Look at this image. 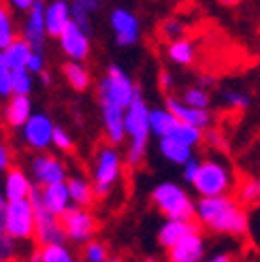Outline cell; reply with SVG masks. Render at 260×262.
Returning <instances> with one entry per match:
<instances>
[{
	"mask_svg": "<svg viewBox=\"0 0 260 262\" xmlns=\"http://www.w3.org/2000/svg\"><path fill=\"white\" fill-rule=\"evenodd\" d=\"M197 222L218 234L243 237L250 230V217L243 207L232 196H215V199H199Z\"/></svg>",
	"mask_w": 260,
	"mask_h": 262,
	"instance_id": "1",
	"label": "cell"
},
{
	"mask_svg": "<svg viewBox=\"0 0 260 262\" xmlns=\"http://www.w3.org/2000/svg\"><path fill=\"white\" fill-rule=\"evenodd\" d=\"M149 111L151 107L145 102L143 94L139 92V96L135 98V102L126 109V139L128 149H126V162L130 166H137L143 162L147 151V143H149Z\"/></svg>",
	"mask_w": 260,
	"mask_h": 262,
	"instance_id": "2",
	"label": "cell"
},
{
	"mask_svg": "<svg viewBox=\"0 0 260 262\" xmlns=\"http://www.w3.org/2000/svg\"><path fill=\"white\" fill-rule=\"evenodd\" d=\"M141 88L135 85V81L128 77V73L120 67V64H109L105 75L100 77L96 94H98V104L100 107H118V109H128L139 96Z\"/></svg>",
	"mask_w": 260,
	"mask_h": 262,
	"instance_id": "3",
	"label": "cell"
},
{
	"mask_svg": "<svg viewBox=\"0 0 260 262\" xmlns=\"http://www.w3.org/2000/svg\"><path fill=\"white\" fill-rule=\"evenodd\" d=\"M151 203L156 209L171 222H194L197 217V203L190 194L173 181H162L151 190Z\"/></svg>",
	"mask_w": 260,
	"mask_h": 262,
	"instance_id": "4",
	"label": "cell"
},
{
	"mask_svg": "<svg viewBox=\"0 0 260 262\" xmlns=\"http://www.w3.org/2000/svg\"><path fill=\"white\" fill-rule=\"evenodd\" d=\"M192 188L201 194V199H215V196H228L232 188V173L230 168L220 160H203L201 171Z\"/></svg>",
	"mask_w": 260,
	"mask_h": 262,
	"instance_id": "5",
	"label": "cell"
},
{
	"mask_svg": "<svg viewBox=\"0 0 260 262\" xmlns=\"http://www.w3.org/2000/svg\"><path fill=\"white\" fill-rule=\"evenodd\" d=\"M122 156L118 147L113 145H102L96 151L94 166H92V186L96 196H107L115 181L122 177Z\"/></svg>",
	"mask_w": 260,
	"mask_h": 262,
	"instance_id": "6",
	"label": "cell"
},
{
	"mask_svg": "<svg viewBox=\"0 0 260 262\" xmlns=\"http://www.w3.org/2000/svg\"><path fill=\"white\" fill-rule=\"evenodd\" d=\"M34 207V222H36V228H34V239L41 247L47 245H60V243H67V232H64L62 226V220L58 215H54L51 211L43 207L41 203V188H36L30 192V199H28Z\"/></svg>",
	"mask_w": 260,
	"mask_h": 262,
	"instance_id": "7",
	"label": "cell"
},
{
	"mask_svg": "<svg viewBox=\"0 0 260 262\" xmlns=\"http://www.w3.org/2000/svg\"><path fill=\"white\" fill-rule=\"evenodd\" d=\"M30 179L36 188H49L69 181V171L58 156L54 154H36L30 160Z\"/></svg>",
	"mask_w": 260,
	"mask_h": 262,
	"instance_id": "8",
	"label": "cell"
},
{
	"mask_svg": "<svg viewBox=\"0 0 260 262\" xmlns=\"http://www.w3.org/2000/svg\"><path fill=\"white\" fill-rule=\"evenodd\" d=\"M34 207L30 201H17L7 205V234L15 241L34 239Z\"/></svg>",
	"mask_w": 260,
	"mask_h": 262,
	"instance_id": "9",
	"label": "cell"
},
{
	"mask_svg": "<svg viewBox=\"0 0 260 262\" xmlns=\"http://www.w3.org/2000/svg\"><path fill=\"white\" fill-rule=\"evenodd\" d=\"M60 220H62L64 232H67V241L79 243V245H88L90 241H94L98 224H96V217L88 209L71 207Z\"/></svg>",
	"mask_w": 260,
	"mask_h": 262,
	"instance_id": "10",
	"label": "cell"
},
{
	"mask_svg": "<svg viewBox=\"0 0 260 262\" xmlns=\"http://www.w3.org/2000/svg\"><path fill=\"white\" fill-rule=\"evenodd\" d=\"M54 133L56 124L51 122V117L47 113H34L28 124L21 128V139L24 143L34 151H45L54 145Z\"/></svg>",
	"mask_w": 260,
	"mask_h": 262,
	"instance_id": "11",
	"label": "cell"
},
{
	"mask_svg": "<svg viewBox=\"0 0 260 262\" xmlns=\"http://www.w3.org/2000/svg\"><path fill=\"white\" fill-rule=\"evenodd\" d=\"M109 26L115 34V43L120 47H133L139 43L141 24L133 11H128L124 7H115L109 13Z\"/></svg>",
	"mask_w": 260,
	"mask_h": 262,
	"instance_id": "12",
	"label": "cell"
},
{
	"mask_svg": "<svg viewBox=\"0 0 260 262\" xmlns=\"http://www.w3.org/2000/svg\"><path fill=\"white\" fill-rule=\"evenodd\" d=\"M45 9L47 5L36 0L34 7L26 13V19L21 26V38L28 43L34 51L45 49V41H47V24H45Z\"/></svg>",
	"mask_w": 260,
	"mask_h": 262,
	"instance_id": "13",
	"label": "cell"
},
{
	"mask_svg": "<svg viewBox=\"0 0 260 262\" xmlns=\"http://www.w3.org/2000/svg\"><path fill=\"white\" fill-rule=\"evenodd\" d=\"M58 43H60L62 54L67 56L71 62H85L88 56H90V49H92L90 34H85L79 26H75L73 21L67 26V30L62 32Z\"/></svg>",
	"mask_w": 260,
	"mask_h": 262,
	"instance_id": "14",
	"label": "cell"
},
{
	"mask_svg": "<svg viewBox=\"0 0 260 262\" xmlns=\"http://www.w3.org/2000/svg\"><path fill=\"white\" fill-rule=\"evenodd\" d=\"M34 190V183L30 179V175L19 166H11L5 173L3 179V192L5 199L9 203H17V201H28L30 192Z\"/></svg>",
	"mask_w": 260,
	"mask_h": 262,
	"instance_id": "15",
	"label": "cell"
},
{
	"mask_svg": "<svg viewBox=\"0 0 260 262\" xmlns=\"http://www.w3.org/2000/svg\"><path fill=\"white\" fill-rule=\"evenodd\" d=\"M205 258V239L201 230L181 239L173 250H168V262H203Z\"/></svg>",
	"mask_w": 260,
	"mask_h": 262,
	"instance_id": "16",
	"label": "cell"
},
{
	"mask_svg": "<svg viewBox=\"0 0 260 262\" xmlns=\"http://www.w3.org/2000/svg\"><path fill=\"white\" fill-rule=\"evenodd\" d=\"M166 109L171 111L181 124H188V126H194L199 130H207L211 126V113L209 111H199V109H192L188 104H184L179 98L175 96H168L166 98Z\"/></svg>",
	"mask_w": 260,
	"mask_h": 262,
	"instance_id": "17",
	"label": "cell"
},
{
	"mask_svg": "<svg viewBox=\"0 0 260 262\" xmlns=\"http://www.w3.org/2000/svg\"><path fill=\"white\" fill-rule=\"evenodd\" d=\"M102 130L111 145H120L126 139V111L118 107H100Z\"/></svg>",
	"mask_w": 260,
	"mask_h": 262,
	"instance_id": "18",
	"label": "cell"
},
{
	"mask_svg": "<svg viewBox=\"0 0 260 262\" xmlns=\"http://www.w3.org/2000/svg\"><path fill=\"white\" fill-rule=\"evenodd\" d=\"M34 115L32 111V102H30V96H11L7 102H5V109H3V117L9 128H15V130H21L28 120Z\"/></svg>",
	"mask_w": 260,
	"mask_h": 262,
	"instance_id": "19",
	"label": "cell"
},
{
	"mask_svg": "<svg viewBox=\"0 0 260 262\" xmlns=\"http://www.w3.org/2000/svg\"><path fill=\"white\" fill-rule=\"evenodd\" d=\"M71 5L64 0H54L45 9V24H47V36L60 38L62 32L67 30V26L71 24Z\"/></svg>",
	"mask_w": 260,
	"mask_h": 262,
	"instance_id": "20",
	"label": "cell"
},
{
	"mask_svg": "<svg viewBox=\"0 0 260 262\" xmlns=\"http://www.w3.org/2000/svg\"><path fill=\"white\" fill-rule=\"evenodd\" d=\"M197 230H201L197 222H171V220H166L158 230V243L164 247V250H173L181 239H186L188 234L197 232Z\"/></svg>",
	"mask_w": 260,
	"mask_h": 262,
	"instance_id": "21",
	"label": "cell"
},
{
	"mask_svg": "<svg viewBox=\"0 0 260 262\" xmlns=\"http://www.w3.org/2000/svg\"><path fill=\"white\" fill-rule=\"evenodd\" d=\"M41 203H43V207L47 209V211H51L54 215L62 217L73 207L67 183H58V186L41 188Z\"/></svg>",
	"mask_w": 260,
	"mask_h": 262,
	"instance_id": "22",
	"label": "cell"
},
{
	"mask_svg": "<svg viewBox=\"0 0 260 262\" xmlns=\"http://www.w3.org/2000/svg\"><path fill=\"white\" fill-rule=\"evenodd\" d=\"M67 188L71 194V203L73 207H79V209H90L96 201V192L92 181H88L81 175H71L67 181Z\"/></svg>",
	"mask_w": 260,
	"mask_h": 262,
	"instance_id": "23",
	"label": "cell"
},
{
	"mask_svg": "<svg viewBox=\"0 0 260 262\" xmlns=\"http://www.w3.org/2000/svg\"><path fill=\"white\" fill-rule=\"evenodd\" d=\"M179 120L177 117L168 111L166 107L160 109V107H154L149 111V128H151V135L154 137H158L160 139H166V137H171L173 135V130L177 128Z\"/></svg>",
	"mask_w": 260,
	"mask_h": 262,
	"instance_id": "24",
	"label": "cell"
},
{
	"mask_svg": "<svg viewBox=\"0 0 260 262\" xmlns=\"http://www.w3.org/2000/svg\"><path fill=\"white\" fill-rule=\"evenodd\" d=\"M62 73H64V79L69 81V85L75 92H85L90 83H92V75H90V69L85 67V62L67 60L62 64Z\"/></svg>",
	"mask_w": 260,
	"mask_h": 262,
	"instance_id": "25",
	"label": "cell"
},
{
	"mask_svg": "<svg viewBox=\"0 0 260 262\" xmlns=\"http://www.w3.org/2000/svg\"><path fill=\"white\" fill-rule=\"evenodd\" d=\"M100 7V3L96 0H75L71 3V19L75 26H79V28L92 36V13H96Z\"/></svg>",
	"mask_w": 260,
	"mask_h": 262,
	"instance_id": "26",
	"label": "cell"
},
{
	"mask_svg": "<svg viewBox=\"0 0 260 262\" xmlns=\"http://www.w3.org/2000/svg\"><path fill=\"white\" fill-rule=\"evenodd\" d=\"M3 54H5L9 67H11L13 71H26L30 56L34 54V49H32L28 43H26L21 36H17L15 41H13V43L3 51Z\"/></svg>",
	"mask_w": 260,
	"mask_h": 262,
	"instance_id": "27",
	"label": "cell"
},
{
	"mask_svg": "<svg viewBox=\"0 0 260 262\" xmlns=\"http://www.w3.org/2000/svg\"><path fill=\"white\" fill-rule=\"evenodd\" d=\"M158 149L160 154L164 156V158L171 162V164H179V166H184L186 162H190L194 156H192V149L186 147L184 143H179L175 141L173 137H166V139H160L158 143Z\"/></svg>",
	"mask_w": 260,
	"mask_h": 262,
	"instance_id": "28",
	"label": "cell"
},
{
	"mask_svg": "<svg viewBox=\"0 0 260 262\" xmlns=\"http://www.w3.org/2000/svg\"><path fill=\"white\" fill-rule=\"evenodd\" d=\"M15 38H17V26L15 19H13V13L5 3H0V51H5Z\"/></svg>",
	"mask_w": 260,
	"mask_h": 262,
	"instance_id": "29",
	"label": "cell"
},
{
	"mask_svg": "<svg viewBox=\"0 0 260 262\" xmlns=\"http://www.w3.org/2000/svg\"><path fill=\"white\" fill-rule=\"evenodd\" d=\"M181 102L188 104L192 109H199V111H209V104H211V96L203 85H192L184 90V96H181Z\"/></svg>",
	"mask_w": 260,
	"mask_h": 262,
	"instance_id": "30",
	"label": "cell"
},
{
	"mask_svg": "<svg viewBox=\"0 0 260 262\" xmlns=\"http://www.w3.org/2000/svg\"><path fill=\"white\" fill-rule=\"evenodd\" d=\"M168 58L171 62L179 64V67H188V64L194 62V45L188 38H181V41H175L168 45Z\"/></svg>",
	"mask_w": 260,
	"mask_h": 262,
	"instance_id": "31",
	"label": "cell"
},
{
	"mask_svg": "<svg viewBox=\"0 0 260 262\" xmlns=\"http://www.w3.org/2000/svg\"><path fill=\"white\" fill-rule=\"evenodd\" d=\"M175 141H179V143H184L186 147H190V149H194L199 145V143L203 141V130H199V128H194V126H188V124H177V128L173 130V135H171Z\"/></svg>",
	"mask_w": 260,
	"mask_h": 262,
	"instance_id": "32",
	"label": "cell"
},
{
	"mask_svg": "<svg viewBox=\"0 0 260 262\" xmlns=\"http://www.w3.org/2000/svg\"><path fill=\"white\" fill-rule=\"evenodd\" d=\"M41 256H43V262H77L73 250L67 243L41 247Z\"/></svg>",
	"mask_w": 260,
	"mask_h": 262,
	"instance_id": "33",
	"label": "cell"
},
{
	"mask_svg": "<svg viewBox=\"0 0 260 262\" xmlns=\"http://www.w3.org/2000/svg\"><path fill=\"white\" fill-rule=\"evenodd\" d=\"M11 96H13V69L9 67L5 54L0 51V100H9Z\"/></svg>",
	"mask_w": 260,
	"mask_h": 262,
	"instance_id": "34",
	"label": "cell"
},
{
	"mask_svg": "<svg viewBox=\"0 0 260 262\" xmlns=\"http://www.w3.org/2000/svg\"><path fill=\"white\" fill-rule=\"evenodd\" d=\"M34 77L28 71H13V96H30Z\"/></svg>",
	"mask_w": 260,
	"mask_h": 262,
	"instance_id": "35",
	"label": "cell"
},
{
	"mask_svg": "<svg viewBox=\"0 0 260 262\" xmlns=\"http://www.w3.org/2000/svg\"><path fill=\"white\" fill-rule=\"evenodd\" d=\"M222 100H224V104L228 109H235V111L248 109L250 102H252V98L245 94V92H241V90H226L222 94Z\"/></svg>",
	"mask_w": 260,
	"mask_h": 262,
	"instance_id": "36",
	"label": "cell"
},
{
	"mask_svg": "<svg viewBox=\"0 0 260 262\" xmlns=\"http://www.w3.org/2000/svg\"><path fill=\"white\" fill-rule=\"evenodd\" d=\"M109 258H111L109 250H107V245L102 241H90L83 247V260L85 262H107Z\"/></svg>",
	"mask_w": 260,
	"mask_h": 262,
	"instance_id": "37",
	"label": "cell"
},
{
	"mask_svg": "<svg viewBox=\"0 0 260 262\" xmlns=\"http://www.w3.org/2000/svg\"><path fill=\"white\" fill-rule=\"evenodd\" d=\"M239 201L245 205L260 203V179H248L239 188Z\"/></svg>",
	"mask_w": 260,
	"mask_h": 262,
	"instance_id": "38",
	"label": "cell"
},
{
	"mask_svg": "<svg viewBox=\"0 0 260 262\" xmlns=\"http://www.w3.org/2000/svg\"><path fill=\"white\" fill-rule=\"evenodd\" d=\"M162 34L168 38V41H181V34H184V24L179 19H166L162 24Z\"/></svg>",
	"mask_w": 260,
	"mask_h": 262,
	"instance_id": "39",
	"label": "cell"
},
{
	"mask_svg": "<svg viewBox=\"0 0 260 262\" xmlns=\"http://www.w3.org/2000/svg\"><path fill=\"white\" fill-rule=\"evenodd\" d=\"M54 147L60 151H71L73 149V139L64 128L56 126V133H54Z\"/></svg>",
	"mask_w": 260,
	"mask_h": 262,
	"instance_id": "40",
	"label": "cell"
},
{
	"mask_svg": "<svg viewBox=\"0 0 260 262\" xmlns=\"http://www.w3.org/2000/svg\"><path fill=\"white\" fill-rule=\"evenodd\" d=\"M45 56L41 54V51H34V54L30 56V60H28V67H26V71H28L30 75H38L41 77L43 73H45Z\"/></svg>",
	"mask_w": 260,
	"mask_h": 262,
	"instance_id": "41",
	"label": "cell"
},
{
	"mask_svg": "<svg viewBox=\"0 0 260 262\" xmlns=\"http://www.w3.org/2000/svg\"><path fill=\"white\" fill-rule=\"evenodd\" d=\"M201 160H197V158H192L190 162H186L184 166H181V175H184V181H188V183H194L197 181V177H199V171H201Z\"/></svg>",
	"mask_w": 260,
	"mask_h": 262,
	"instance_id": "42",
	"label": "cell"
},
{
	"mask_svg": "<svg viewBox=\"0 0 260 262\" xmlns=\"http://www.w3.org/2000/svg\"><path fill=\"white\" fill-rule=\"evenodd\" d=\"M11 162H13V154H11V147L7 143L0 141V175H5L9 168H11Z\"/></svg>",
	"mask_w": 260,
	"mask_h": 262,
	"instance_id": "43",
	"label": "cell"
},
{
	"mask_svg": "<svg viewBox=\"0 0 260 262\" xmlns=\"http://www.w3.org/2000/svg\"><path fill=\"white\" fill-rule=\"evenodd\" d=\"M205 141L209 143L211 147H215V149H224L226 147V139L222 137L220 130H207V133H205Z\"/></svg>",
	"mask_w": 260,
	"mask_h": 262,
	"instance_id": "44",
	"label": "cell"
},
{
	"mask_svg": "<svg viewBox=\"0 0 260 262\" xmlns=\"http://www.w3.org/2000/svg\"><path fill=\"white\" fill-rule=\"evenodd\" d=\"M7 205L9 201L5 199V192L0 188V239L7 237Z\"/></svg>",
	"mask_w": 260,
	"mask_h": 262,
	"instance_id": "45",
	"label": "cell"
},
{
	"mask_svg": "<svg viewBox=\"0 0 260 262\" xmlns=\"http://www.w3.org/2000/svg\"><path fill=\"white\" fill-rule=\"evenodd\" d=\"M158 83H160V88L164 90V92H168L173 88V75L168 73V71H160V75H158Z\"/></svg>",
	"mask_w": 260,
	"mask_h": 262,
	"instance_id": "46",
	"label": "cell"
},
{
	"mask_svg": "<svg viewBox=\"0 0 260 262\" xmlns=\"http://www.w3.org/2000/svg\"><path fill=\"white\" fill-rule=\"evenodd\" d=\"M11 7L15 9V11H26V13H28L34 7V3H32V0H13Z\"/></svg>",
	"mask_w": 260,
	"mask_h": 262,
	"instance_id": "47",
	"label": "cell"
},
{
	"mask_svg": "<svg viewBox=\"0 0 260 262\" xmlns=\"http://www.w3.org/2000/svg\"><path fill=\"white\" fill-rule=\"evenodd\" d=\"M28 262H43V256H41V247H38V250H34V252H30V256H28Z\"/></svg>",
	"mask_w": 260,
	"mask_h": 262,
	"instance_id": "48",
	"label": "cell"
},
{
	"mask_svg": "<svg viewBox=\"0 0 260 262\" xmlns=\"http://www.w3.org/2000/svg\"><path fill=\"white\" fill-rule=\"evenodd\" d=\"M207 262H232V258L228 254H218V256H213L211 260H207Z\"/></svg>",
	"mask_w": 260,
	"mask_h": 262,
	"instance_id": "49",
	"label": "cell"
},
{
	"mask_svg": "<svg viewBox=\"0 0 260 262\" xmlns=\"http://www.w3.org/2000/svg\"><path fill=\"white\" fill-rule=\"evenodd\" d=\"M41 83H43V85H49V83H51V77H49V73H47V71L41 75Z\"/></svg>",
	"mask_w": 260,
	"mask_h": 262,
	"instance_id": "50",
	"label": "cell"
},
{
	"mask_svg": "<svg viewBox=\"0 0 260 262\" xmlns=\"http://www.w3.org/2000/svg\"><path fill=\"white\" fill-rule=\"evenodd\" d=\"M107 262H122V258H118V256H113V258H109Z\"/></svg>",
	"mask_w": 260,
	"mask_h": 262,
	"instance_id": "51",
	"label": "cell"
}]
</instances>
